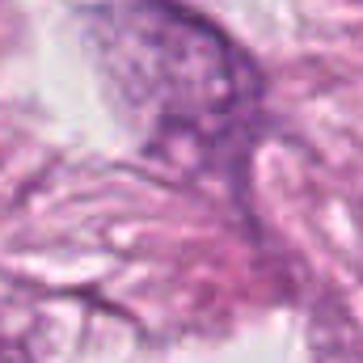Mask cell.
<instances>
[{
  "mask_svg": "<svg viewBox=\"0 0 363 363\" xmlns=\"http://www.w3.org/2000/svg\"><path fill=\"white\" fill-rule=\"evenodd\" d=\"M93 51L148 148L178 161H237L258 127L254 64L174 0H131L93 17Z\"/></svg>",
  "mask_w": 363,
  "mask_h": 363,
  "instance_id": "obj_1",
  "label": "cell"
}]
</instances>
